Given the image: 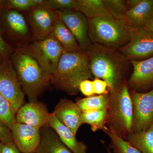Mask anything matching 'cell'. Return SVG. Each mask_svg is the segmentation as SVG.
<instances>
[{
    "label": "cell",
    "mask_w": 153,
    "mask_h": 153,
    "mask_svg": "<svg viewBox=\"0 0 153 153\" xmlns=\"http://www.w3.org/2000/svg\"><path fill=\"white\" fill-rule=\"evenodd\" d=\"M16 114L7 100L0 94V122L11 130L16 123Z\"/></svg>",
    "instance_id": "cell-26"
},
{
    "label": "cell",
    "mask_w": 153,
    "mask_h": 153,
    "mask_svg": "<svg viewBox=\"0 0 153 153\" xmlns=\"http://www.w3.org/2000/svg\"><path fill=\"white\" fill-rule=\"evenodd\" d=\"M109 94L88 97L81 99L76 104L81 111L108 109L109 106Z\"/></svg>",
    "instance_id": "cell-24"
},
{
    "label": "cell",
    "mask_w": 153,
    "mask_h": 153,
    "mask_svg": "<svg viewBox=\"0 0 153 153\" xmlns=\"http://www.w3.org/2000/svg\"><path fill=\"white\" fill-rule=\"evenodd\" d=\"M133 72L127 81L129 88L140 92L153 86V56L141 60H131Z\"/></svg>",
    "instance_id": "cell-13"
},
{
    "label": "cell",
    "mask_w": 153,
    "mask_h": 153,
    "mask_svg": "<svg viewBox=\"0 0 153 153\" xmlns=\"http://www.w3.org/2000/svg\"><path fill=\"white\" fill-rule=\"evenodd\" d=\"M75 10L88 19L109 14L104 0H75Z\"/></svg>",
    "instance_id": "cell-20"
},
{
    "label": "cell",
    "mask_w": 153,
    "mask_h": 153,
    "mask_svg": "<svg viewBox=\"0 0 153 153\" xmlns=\"http://www.w3.org/2000/svg\"><path fill=\"white\" fill-rule=\"evenodd\" d=\"M148 30L153 33V19L149 24L145 27Z\"/></svg>",
    "instance_id": "cell-35"
},
{
    "label": "cell",
    "mask_w": 153,
    "mask_h": 153,
    "mask_svg": "<svg viewBox=\"0 0 153 153\" xmlns=\"http://www.w3.org/2000/svg\"><path fill=\"white\" fill-rule=\"evenodd\" d=\"M49 114L43 102H29L23 105L16 113V123L25 124L41 130L47 125Z\"/></svg>",
    "instance_id": "cell-14"
},
{
    "label": "cell",
    "mask_w": 153,
    "mask_h": 153,
    "mask_svg": "<svg viewBox=\"0 0 153 153\" xmlns=\"http://www.w3.org/2000/svg\"><path fill=\"white\" fill-rule=\"evenodd\" d=\"M108 112V110H97L82 111V124L86 123L91 126L92 131L99 130H104L106 128Z\"/></svg>",
    "instance_id": "cell-23"
},
{
    "label": "cell",
    "mask_w": 153,
    "mask_h": 153,
    "mask_svg": "<svg viewBox=\"0 0 153 153\" xmlns=\"http://www.w3.org/2000/svg\"><path fill=\"white\" fill-rule=\"evenodd\" d=\"M119 50L129 61L153 57V33L145 27L131 28L129 41Z\"/></svg>",
    "instance_id": "cell-7"
},
{
    "label": "cell",
    "mask_w": 153,
    "mask_h": 153,
    "mask_svg": "<svg viewBox=\"0 0 153 153\" xmlns=\"http://www.w3.org/2000/svg\"><path fill=\"white\" fill-rule=\"evenodd\" d=\"M47 4L55 10L75 9V0H48Z\"/></svg>",
    "instance_id": "cell-29"
},
{
    "label": "cell",
    "mask_w": 153,
    "mask_h": 153,
    "mask_svg": "<svg viewBox=\"0 0 153 153\" xmlns=\"http://www.w3.org/2000/svg\"><path fill=\"white\" fill-rule=\"evenodd\" d=\"M53 113L57 119L70 129L75 136L79 127L83 124L82 111L76 103L68 99H60Z\"/></svg>",
    "instance_id": "cell-15"
},
{
    "label": "cell",
    "mask_w": 153,
    "mask_h": 153,
    "mask_svg": "<svg viewBox=\"0 0 153 153\" xmlns=\"http://www.w3.org/2000/svg\"><path fill=\"white\" fill-rule=\"evenodd\" d=\"M47 125L56 132L62 143L73 153H86V144L76 138L72 131L60 123L53 113L50 114Z\"/></svg>",
    "instance_id": "cell-16"
},
{
    "label": "cell",
    "mask_w": 153,
    "mask_h": 153,
    "mask_svg": "<svg viewBox=\"0 0 153 153\" xmlns=\"http://www.w3.org/2000/svg\"><path fill=\"white\" fill-rule=\"evenodd\" d=\"M56 11L60 19L74 35L80 48L85 51L91 43L88 36V19L75 10Z\"/></svg>",
    "instance_id": "cell-11"
},
{
    "label": "cell",
    "mask_w": 153,
    "mask_h": 153,
    "mask_svg": "<svg viewBox=\"0 0 153 153\" xmlns=\"http://www.w3.org/2000/svg\"><path fill=\"white\" fill-rule=\"evenodd\" d=\"M133 108L132 132L146 130L153 123V88L146 93L131 91Z\"/></svg>",
    "instance_id": "cell-10"
},
{
    "label": "cell",
    "mask_w": 153,
    "mask_h": 153,
    "mask_svg": "<svg viewBox=\"0 0 153 153\" xmlns=\"http://www.w3.org/2000/svg\"><path fill=\"white\" fill-rule=\"evenodd\" d=\"M94 94L99 95L108 94L109 91L108 85L104 80L98 78H95L93 80Z\"/></svg>",
    "instance_id": "cell-30"
},
{
    "label": "cell",
    "mask_w": 153,
    "mask_h": 153,
    "mask_svg": "<svg viewBox=\"0 0 153 153\" xmlns=\"http://www.w3.org/2000/svg\"><path fill=\"white\" fill-rule=\"evenodd\" d=\"M108 12L111 15L117 18L123 19L128 10L126 1L123 0H104Z\"/></svg>",
    "instance_id": "cell-27"
},
{
    "label": "cell",
    "mask_w": 153,
    "mask_h": 153,
    "mask_svg": "<svg viewBox=\"0 0 153 153\" xmlns=\"http://www.w3.org/2000/svg\"><path fill=\"white\" fill-rule=\"evenodd\" d=\"M103 131L109 137L111 148L113 153H141L128 142L120 137L111 127H106Z\"/></svg>",
    "instance_id": "cell-25"
},
{
    "label": "cell",
    "mask_w": 153,
    "mask_h": 153,
    "mask_svg": "<svg viewBox=\"0 0 153 153\" xmlns=\"http://www.w3.org/2000/svg\"><path fill=\"white\" fill-rule=\"evenodd\" d=\"M79 89L82 94L86 96H91L94 94L93 81L89 79L82 81L79 85Z\"/></svg>",
    "instance_id": "cell-31"
},
{
    "label": "cell",
    "mask_w": 153,
    "mask_h": 153,
    "mask_svg": "<svg viewBox=\"0 0 153 153\" xmlns=\"http://www.w3.org/2000/svg\"><path fill=\"white\" fill-rule=\"evenodd\" d=\"M88 21V38L92 44L119 50L129 41L131 28L124 19L109 14Z\"/></svg>",
    "instance_id": "cell-4"
},
{
    "label": "cell",
    "mask_w": 153,
    "mask_h": 153,
    "mask_svg": "<svg viewBox=\"0 0 153 153\" xmlns=\"http://www.w3.org/2000/svg\"><path fill=\"white\" fill-rule=\"evenodd\" d=\"M2 1H1V0H0V4H1L2 3Z\"/></svg>",
    "instance_id": "cell-37"
},
{
    "label": "cell",
    "mask_w": 153,
    "mask_h": 153,
    "mask_svg": "<svg viewBox=\"0 0 153 153\" xmlns=\"http://www.w3.org/2000/svg\"><path fill=\"white\" fill-rule=\"evenodd\" d=\"M107 152L108 153H112V152L111 151L110 149H108V148H107Z\"/></svg>",
    "instance_id": "cell-36"
},
{
    "label": "cell",
    "mask_w": 153,
    "mask_h": 153,
    "mask_svg": "<svg viewBox=\"0 0 153 153\" xmlns=\"http://www.w3.org/2000/svg\"><path fill=\"white\" fill-rule=\"evenodd\" d=\"M131 28L145 27L153 19V0H141L124 16Z\"/></svg>",
    "instance_id": "cell-17"
},
{
    "label": "cell",
    "mask_w": 153,
    "mask_h": 153,
    "mask_svg": "<svg viewBox=\"0 0 153 153\" xmlns=\"http://www.w3.org/2000/svg\"><path fill=\"white\" fill-rule=\"evenodd\" d=\"M44 0H10L8 5L19 10H29L30 9L45 2Z\"/></svg>",
    "instance_id": "cell-28"
},
{
    "label": "cell",
    "mask_w": 153,
    "mask_h": 153,
    "mask_svg": "<svg viewBox=\"0 0 153 153\" xmlns=\"http://www.w3.org/2000/svg\"><path fill=\"white\" fill-rule=\"evenodd\" d=\"M28 11V20L34 37L37 41L49 37L59 19L56 10L50 7L46 1L44 4Z\"/></svg>",
    "instance_id": "cell-9"
},
{
    "label": "cell",
    "mask_w": 153,
    "mask_h": 153,
    "mask_svg": "<svg viewBox=\"0 0 153 153\" xmlns=\"http://www.w3.org/2000/svg\"><path fill=\"white\" fill-rule=\"evenodd\" d=\"M41 130L16 123L11 129L14 143L22 153H36L41 140Z\"/></svg>",
    "instance_id": "cell-12"
},
{
    "label": "cell",
    "mask_w": 153,
    "mask_h": 153,
    "mask_svg": "<svg viewBox=\"0 0 153 153\" xmlns=\"http://www.w3.org/2000/svg\"><path fill=\"white\" fill-rule=\"evenodd\" d=\"M13 140L11 130L0 122V142L5 143Z\"/></svg>",
    "instance_id": "cell-33"
},
{
    "label": "cell",
    "mask_w": 153,
    "mask_h": 153,
    "mask_svg": "<svg viewBox=\"0 0 153 153\" xmlns=\"http://www.w3.org/2000/svg\"><path fill=\"white\" fill-rule=\"evenodd\" d=\"M5 19L9 27L15 34L22 38L28 36L29 28L27 21L19 11L16 10L7 11Z\"/></svg>",
    "instance_id": "cell-22"
},
{
    "label": "cell",
    "mask_w": 153,
    "mask_h": 153,
    "mask_svg": "<svg viewBox=\"0 0 153 153\" xmlns=\"http://www.w3.org/2000/svg\"><path fill=\"white\" fill-rule=\"evenodd\" d=\"M0 94L16 114L24 105L25 93L16 72L6 62L0 63Z\"/></svg>",
    "instance_id": "cell-8"
},
{
    "label": "cell",
    "mask_w": 153,
    "mask_h": 153,
    "mask_svg": "<svg viewBox=\"0 0 153 153\" xmlns=\"http://www.w3.org/2000/svg\"><path fill=\"white\" fill-rule=\"evenodd\" d=\"M89 59L87 52L64 51L50 82L58 90L70 95H76L82 81L92 78Z\"/></svg>",
    "instance_id": "cell-2"
},
{
    "label": "cell",
    "mask_w": 153,
    "mask_h": 153,
    "mask_svg": "<svg viewBox=\"0 0 153 153\" xmlns=\"http://www.w3.org/2000/svg\"><path fill=\"white\" fill-rule=\"evenodd\" d=\"M0 153H22L20 152L13 141L7 143L0 142Z\"/></svg>",
    "instance_id": "cell-32"
},
{
    "label": "cell",
    "mask_w": 153,
    "mask_h": 153,
    "mask_svg": "<svg viewBox=\"0 0 153 153\" xmlns=\"http://www.w3.org/2000/svg\"><path fill=\"white\" fill-rule=\"evenodd\" d=\"M85 51L89 57L91 74L105 81L110 92L125 80L130 62L119 50L91 43Z\"/></svg>",
    "instance_id": "cell-1"
},
{
    "label": "cell",
    "mask_w": 153,
    "mask_h": 153,
    "mask_svg": "<svg viewBox=\"0 0 153 153\" xmlns=\"http://www.w3.org/2000/svg\"><path fill=\"white\" fill-rule=\"evenodd\" d=\"M50 36L59 41L64 51L74 52L82 50L74 35L59 17Z\"/></svg>",
    "instance_id": "cell-19"
},
{
    "label": "cell",
    "mask_w": 153,
    "mask_h": 153,
    "mask_svg": "<svg viewBox=\"0 0 153 153\" xmlns=\"http://www.w3.org/2000/svg\"><path fill=\"white\" fill-rule=\"evenodd\" d=\"M41 140L36 153H73L47 125L41 129Z\"/></svg>",
    "instance_id": "cell-18"
},
{
    "label": "cell",
    "mask_w": 153,
    "mask_h": 153,
    "mask_svg": "<svg viewBox=\"0 0 153 153\" xmlns=\"http://www.w3.org/2000/svg\"><path fill=\"white\" fill-rule=\"evenodd\" d=\"M8 50L7 46L3 39L0 31V53L3 55H7Z\"/></svg>",
    "instance_id": "cell-34"
},
{
    "label": "cell",
    "mask_w": 153,
    "mask_h": 153,
    "mask_svg": "<svg viewBox=\"0 0 153 153\" xmlns=\"http://www.w3.org/2000/svg\"><path fill=\"white\" fill-rule=\"evenodd\" d=\"M125 140L141 153H153V123L145 131L131 133Z\"/></svg>",
    "instance_id": "cell-21"
},
{
    "label": "cell",
    "mask_w": 153,
    "mask_h": 153,
    "mask_svg": "<svg viewBox=\"0 0 153 153\" xmlns=\"http://www.w3.org/2000/svg\"><path fill=\"white\" fill-rule=\"evenodd\" d=\"M108 109V126L125 140L132 133L133 108L127 81L124 80L117 88L110 92Z\"/></svg>",
    "instance_id": "cell-5"
},
{
    "label": "cell",
    "mask_w": 153,
    "mask_h": 153,
    "mask_svg": "<svg viewBox=\"0 0 153 153\" xmlns=\"http://www.w3.org/2000/svg\"><path fill=\"white\" fill-rule=\"evenodd\" d=\"M13 60L22 88L30 102L38 101V97L50 82L51 76L42 69L27 48L16 50Z\"/></svg>",
    "instance_id": "cell-3"
},
{
    "label": "cell",
    "mask_w": 153,
    "mask_h": 153,
    "mask_svg": "<svg viewBox=\"0 0 153 153\" xmlns=\"http://www.w3.org/2000/svg\"><path fill=\"white\" fill-rule=\"evenodd\" d=\"M27 48L42 69L50 76L56 70L64 52L59 41L51 36L34 42Z\"/></svg>",
    "instance_id": "cell-6"
}]
</instances>
